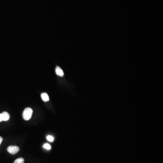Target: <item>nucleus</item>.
Masks as SVG:
<instances>
[{
    "mask_svg": "<svg viewBox=\"0 0 163 163\" xmlns=\"http://www.w3.org/2000/svg\"><path fill=\"white\" fill-rule=\"evenodd\" d=\"M33 112V110L31 108L27 107L25 108L22 114L23 118L25 120L28 121L30 120L32 117Z\"/></svg>",
    "mask_w": 163,
    "mask_h": 163,
    "instance_id": "1",
    "label": "nucleus"
},
{
    "mask_svg": "<svg viewBox=\"0 0 163 163\" xmlns=\"http://www.w3.org/2000/svg\"><path fill=\"white\" fill-rule=\"evenodd\" d=\"M7 151L9 153L14 155V154H16L20 151V148L19 147L17 146H10L7 148Z\"/></svg>",
    "mask_w": 163,
    "mask_h": 163,
    "instance_id": "2",
    "label": "nucleus"
},
{
    "mask_svg": "<svg viewBox=\"0 0 163 163\" xmlns=\"http://www.w3.org/2000/svg\"><path fill=\"white\" fill-rule=\"evenodd\" d=\"M55 73L58 76H60V77H63L64 75V73L63 72V71L58 66H57L55 68Z\"/></svg>",
    "mask_w": 163,
    "mask_h": 163,
    "instance_id": "3",
    "label": "nucleus"
},
{
    "mask_svg": "<svg viewBox=\"0 0 163 163\" xmlns=\"http://www.w3.org/2000/svg\"><path fill=\"white\" fill-rule=\"evenodd\" d=\"M2 118H3V121H7L9 120L10 118V114L6 111H4L2 113Z\"/></svg>",
    "mask_w": 163,
    "mask_h": 163,
    "instance_id": "4",
    "label": "nucleus"
},
{
    "mask_svg": "<svg viewBox=\"0 0 163 163\" xmlns=\"http://www.w3.org/2000/svg\"><path fill=\"white\" fill-rule=\"evenodd\" d=\"M41 98H42V100L44 101H48L50 100V99H49V97L48 95V94L47 93H42L41 95Z\"/></svg>",
    "mask_w": 163,
    "mask_h": 163,
    "instance_id": "5",
    "label": "nucleus"
},
{
    "mask_svg": "<svg viewBox=\"0 0 163 163\" xmlns=\"http://www.w3.org/2000/svg\"><path fill=\"white\" fill-rule=\"evenodd\" d=\"M25 160L23 158H19L15 160L13 163H24Z\"/></svg>",
    "mask_w": 163,
    "mask_h": 163,
    "instance_id": "6",
    "label": "nucleus"
},
{
    "mask_svg": "<svg viewBox=\"0 0 163 163\" xmlns=\"http://www.w3.org/2000/svg\"><path fill=\"white\" fill-rule=\"evenodd\" d=\"M47 139L48 141H50V142H53V141L54 140V137L52 136H47Z\"/></svg>",
    "mask_w": 163,
    "mask_h": 163,
    "instance_id": "7",
    "label": "nucleus"
},
{
    "mask_svg": "<svg viewBox=\"0 0 163 163\" xmlns=\"http://www.w3.org/2000/svg\"><path fill=\"white\" fill-rule=\"evenodd\" d=\"M44 148L46 149V150H50L51 148V146L49 144L46 143L44 145Z\"/></svg>",
    "mask_w": 163,
    "mask_h": 163,
    "instance_id": "8",
    "label": "nucleus"
},
{
    "mask_svg": "<svg viewBox=\"0 0 163 163\" xmlns=\"http://www.w3.org/2000/svg\"><path fill=\"white\" fill-rule=\"evenodd\" d=\"M3 121V118H2V114L0 113V122Z\"/></svg>",
    "mask_w": 163,
    "mask_h": 163,
    "instance_id": "9",
    "label": "nucleus"
},
{
    "mask_svg": "<svg viewBox=\"0 0 163 163\" xmlns=\"http://www.w3.org/2000/svg\"><path fill=\"white\" fill-rule=\"evenodd\" d=\"M3 139L2 138V137L0 136V146H1V144L2 141H3Z\"/></svg>",
    "mask_w": 163,
    "mask_h": 163,
    "instance_id": "10",
    "label": "nucleus"
}]
</instances>
